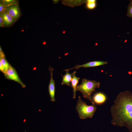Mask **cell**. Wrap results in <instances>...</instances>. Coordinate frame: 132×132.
<instances>
[{
    "instance_id": "cell-1",
    "label": "cell",
    "mask_w": 132,
    "mask_h": 132,
    "mask_svg": "<svg viewBox=\"0 0 132 132\" xmlns=\"http://www.w3.org/2000/svg\"><path fill=\"white\" fill-rule=\"evenodd\" d=\"M111 124L125 126L132 132V93L129 91L120 92L110 108Z\"/></svg>"
},
{
    "instance_id": "cell-2",
    "label": "cell",
    "mask_w": 132,
    "mask_h": 132,
    "mask_svg": "<svg viewBox=\"0 0 132 132\" xmlns=\"http://www.w3.org/2000/svg\"><path fill=\"white\" fill-rule=\"evenodd\" d=\"M81 81V84L77 86V90L80 91L84 97L89 100L92 104H95L91 95L95 91L96 88H99L100 83L96 81L90 80L86 78H83Z\"/></svg>"
},
{
    "instance_id": "cell-3",
    "label": "cell",
    "mask_w": 132,
    "mask_h": 132,
    "mask_svg": "<svg viewBox=\"0 0 132 132\" xmlns=\"http://www.w3.org/2000/svg\"><path fill=\"white\" fill-rule=\"evenodd\" d=\"M76 109L77 112L80 118L84 119L92 118L97 110L95 104L91 105H87L79 96L77 102Z\"/></svg>"
},
{
    "instance_id": "cell-4",
    "label": "cell",
    "mask_w": 132,
    "mask_h": 132,
    "mask_svg": "<svg viewBox=\"0 0 132 132\" xmlns=\"http://www.w3.org/2000/svg\"><path fill=\"white\" fill-rule=\"evenodd\" d=\"M4 74L6 79L17 82L19 83L22 88L25 87V85L21 81L16 70L11 66L5 71Z\"/></svg>"
},
{
    "instance_id": "cell-5",
    "label": "cell",
    "mask_w": 132,
    "mask_h": 132,
    "mask_svg": "<svg viewBox=\"0 0 132 132\" xmlns=\"http://www.w3.org/2000/svg\"><path fill=\"white\" fill-rule=\"evenodd\" d=\"M6 11L15 22L18 20L22 15L19 4L12 5L7 7Z\"/></svg>"
},
{
    "instance_id": "cell-6",
    "label": "cell",
    "mask_w": 132,
    "mask_h": 132,
    "mask_svg": "<svg viewBox=\"0 0 132 132\" xmlns=\"http://www.w3.org/2000/svg\"><path fill=\"white\" fill-rule=\"evenodd\" d=\"M108 63L107 61H91L81 65H76L75 66L73 67L65 69L64 71H69L74 69H76L77 70H78L79 68L81 67L87 68L98 66L107 64Z\"/></svg>"
},
{
    "instance_id": "cell-7",
    "label": "cell",
    "mask_w": 132,
    "mask_h": 132,
    "mask_svg": "<svg viewBox=\"0 0 132 132\" xmlns=\"http://www.w3.org/2000/svg\"><path fill=\"white\" fill-rule=\"evenodd\" d=\"M50 74V83L48 86V90L49 94L50 97L51 101L55 102V80L53 79V71L54 69L53 67L49 66L48 69Z\"/></svg>"
},
{
    "instance_id": "cell-8",
    "label": "cell",
    "mask_w": 132,
    "mask_h": 132,
    "mask_svg": "<svg viewBox=\"0 0 132 132\" xmlns=\"http://www.w3.org/2000/svg\"><path fill=\"white\" fill-rule=\"evenodd\" d=\"M92 99L94 104L97 105L103 104L107 100L106 95L100 92H97L95 93L92 97Z\"/></svg>"
},
{
    "instance_id": "cell-9",
    "label": "cell",
    "mask_w": 132,
    "mask_h": 132,
    "mask_svg": "<svg viewBox=\"0 0 132 132\" xmlns=\"http://www.w3.org/2000/svg\"><path fill=\"white\" fill-rule=\"evenodd\" d=\"M2 18L5 27H9L12 26L16 22L13 19L8 13L7 11L0 14Z\"/></svg>"
},
{
    "instance_id": "cell-10",
    "label": "cell",
    "mask_w": 132,
    "mask_h": 132,
    "mask_svg": "<svg viewBox=\"0 0 132 132\" xmlns=\"http://www.w3.org/2000/svg\"><path fill=\"white\" fill-rule=\"evenodd\" d=\"M76 71H75L73 72L72 75V78L71 81V87L73 89V99H75L76 97V91H77L76 87L78 83L79 80L80 79V77H77L75 75Z\"/></svg>"
},
{
    "instance_id": "cell-11",
    "label": "cell",
    "mask_w": 132,
    "mask_h": 132,
    "mask_svg": "<svg viewBox=\"0 0 132 132\" xmlns=\"http://www.w3.org/2000/svg\"><path fill=\"white\" fill-rule=\"evenodd\" d=\"M0 62L4 66L6 71L9 68L11 65L6 59L5 54L0 46Z\"/></svg>"
},
{
    "instance_id": "cell-12",
    "label": "cell",
    "mask_w": 132,
    "mask_h": 132,
    "mask_svg": "<svg viewBox=\"0 0 132 132\" xmlns=\"http://www.w3.org/2000/svg\"><path fill=\"white\" fill-rule=\"evenodd\" d=\"M66 74L64 76L62 75L63 79L61 83L62 85H66L69 86H70V82L72 79V76L73 72L71 74H70L68 70H66Z\"/></svg>"
},
{
    "instance_id": "cell-13",
    "label": "cell",
    "mask_w": 132,
    "mask_h": 132,
    "mask_svg": "<svg viewBox=\"0 0 132 132\" xmlns=\"http://www.w3.org/2000/svg\"><path fill=\"white\" fill-rule=\"evenodd\" d=\"M0 2L6 7L12 5L19 4L18 0H1Z\"/></svg>"
},
{
    "instance_id": "cell-14",
    "label": "cell",
    "mask_w": 132,
    "mask_h": 132,
    "mask_svg": "<svg viewBox=\"0 0 132 132\" xmlns=\"http://www.w3.org/2000/svg\"><path fill=\"white\" fill-rule=\"evenodd\" d=\"M96 0H88L86 1V7L89 9H93L96 6Z\"/></svg>"
},
{
    "instance_id": "cell-15",
    "label": "cell",
    "mask_w": 132,
    "mask_h": 132,
    "mask_svg": "<svg viewBox=\"0 0 132 132\" xmlns=\"http://www.w3.org/2000/svg\"><path fill=\"white\" fill-rule=\"evenodd\" d=\"M130 3L129 4L127 7V16L132 18V0H129Z\"/></svg>"
},
{
    "instance_id": "cell-16",
    "label": "cell",
    "mask_w": 132,
    "mask_h": 132,
    "mask_svg": "<svg viewBox=\"0 0 132 132\" xmlns=\"http://www.w3.org/2000/svg\"><path fill=\"white\" fill-rule=\"evenodd\" d=\"M7 7L4 5L0 2V14L1 13L6 11Z\"/></svg>"
},
{
    "instance_id": "cell-17",
    "label": "cell",
    "mask_w": 132,
    "mask_h": 132,
    "mask_svg": "<svg viewBox=\"0 0 132 132\" xmlns=\"http://www.w3.org/2000/svg\"><path fill=\"white\" fill-rule=\"evenodd\" d=\"M0 27H5L3 20L0 16Z\"/></svg>"
},
{
    "instance_id": "cell-18",
    "label": "cell",
    "mask_w": 132,
    "mask_h": 132,
    "mask_svg": "<svg viewBox=\"0 0 132 132\" xmlns=\"http://www.w3.org/2000/svg\"><path fill=\"white\" fill-rule=\"evenodd\" d=\"M58 1L59 0H53V1L54 3L55 4H56V3H57L58 2V1Z\"/></svg>"
},
{
    "instance_id": "cell-19",
    "label": "cell",
    "mask_w": 132,
    "mask_h": 132,
    "mask_svg": "<svg viewBox=\"0 0 132 132\" xmlns=\"http://www.w3.org/2000/svg\"><path fill=\"white\" fill-rule=\"evenodd\" d=\"M25 131V132H26V131Z\"/></svg>"
}]
</instances>
